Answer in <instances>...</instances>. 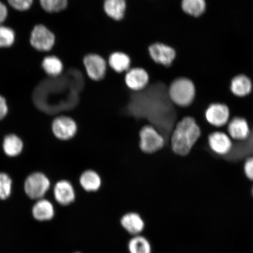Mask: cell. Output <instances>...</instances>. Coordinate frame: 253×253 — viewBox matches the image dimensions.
I'll return each instance as SVG.
<instances>
[{
    "label": "cell",
    "instance_id": "cell-11",
    "mask_svg": "<svg viewBox=\"0 0 253 253\" xmlns=\"http://www.w3.org/2000/svg\"><path fill=\"white\" fill-rule=\"evenodd\" d=\"M125 81L126 86L133 92L145 89L150 84L148 72L142 68H132L126 72Z\"/></svg>",
    "mask_w": 253,
    "mask_h": 253
},
{
    "label": "cell",
    "instance_id": "cell-5",
    "mask_svg": "<svg viewBox=\"0 0 253 253\" xmlns=\"http://www.w3.org/2000/svg\"><path fill=\"white\" fill-rule=\"evenodd\" d=\"M49 179L42 172L30 174L24 183V190L28 197L32 199H42L50 188Z\"/></svg>",
    "mask_w": 253,
    "mask_h": 253
},
{
    "label": "cell",
    "instance_id": "cell-13",
    "mask_svg": "<svg viewBox=\"0 0 253 253\" xmlns=\"http://www.w3.org/2000/svg\"><path fill=\"white\" fill-rule=\"evenodd\" d=\"M227 134L232 140L237 141L248 140L252 131L248 120L240 116L235 117L230 120L227 124Z\"/></svg>",
    "mask_w": 253,
    "mask_h": 253
},
{
    "label": "cell",
    "instance_id": "cell-27",
    "mask_svg": "<svg viewBox=\"0 0 253 253\" xmlns=\"http://www.w3.org/2000/svg\"><path fill=\"white\" fill-rule=\"evenodd\" d=\"M12 179L8 174L0 172V199L5 200L10 197L12 192Z\"/></svg>",
    "mask_w": 253,
    "mask_h": 253
},
{
    "label": "cell",
    "instance_id": "cell-30",
    "mask_svg": "<svg viewBox=\"0 0 253 253\" xmlns=\"http://www.w3.org/2000/svg\"><path fill=\"white\" fill-rule=\"evenodd\" d=\"M8 112V107L5 98L0 95V120L4 119Z\"/></svg>",
    "mask_w": 253,
    "mask_h": 253
},
{
    "label": "cell",
    "instance_id": "cell-18",
    "mask_svg": "<svg viewBox=\"0 0 253 253\" xmlns=\"http://www.w3.org/2000/svg\"><path fill=\"white\" fill-rule=\"evenodd\" d=\"M230 88L231 91L235 96L244 97L248 96L252 91V81L246 75H237L231 81Z\"/></svg>",
    "mask_w": 253,
    "mask_h": 253
},
{
    "label": "cell",
    "instance_id": "cell-2",
    "mask_svg": "<svg viewBox=\"0 0 253 253\" xmlns=\"http://www.w3.org/2000/svg\"><path fill=\"white\" fill-rule=\"evenodd\" d=\"M201 129L195 119L185 117L177 123L173 129L170 144L174 153L187 156L201 137Z\"/></svg>",
    "mask_w": 253,
    "mask_h": 253
},
{
    "label": "cell",
    "instance_id": "cell-8",
    "mask_svg": "<svg viewBox=\"0 0 253 253\" xmlns=\"http://www.w3.org/2000/svg\"><path fill=\"white\" fill-rule=\"evenodd\" d=\"M150 58L157 65L169 68L175 61L176 50L173 47L163 42H156L148 47Z\"/></svg>",
    "mask_w": 253,
    "mask_h": 253
},
{
    "label": "cell",
    "instance_id": "cell-21",
    "mask_svg": "<svg viewBox=\"0 0 253 253\" xmlns=\"http://www.w3.org/2000/svg\"><path fill=\"white\" fill-rule=\"evenodd\" d=\"M181 8L185 14L198 18L205 13L207 2L205 0H181Z\"/></svg>",
    "mask_w": 253,
    "mask_h": 253
},
{
    "label": "cell",
    "instance_id": "cell-16",
    "mask_svg": "<svg viewBox=\"0 0 253 253\" xmlns=\"http://www.w3.org/2000/svg\"><path fill=\"white\" fill-rule=\"evenodd\" d=\"M32 213L35 219L40 221L52 220L55 216V209L49 201L45 199L37 200L32 210Z\"/></svg>",
    "mask_w": 253,
    "mask_h": 253
},
{
    "label": "cell",
    "instance_id": "cell-19",
    "mask_svg": "<svg viewBox=\"0 0 253 253\" xmlns=\"http://www.w3.org/2000/svg\"><path fill=\"white\" fill-rule=\"evenodd\" d=\"M103 9L105 14L113 20L122 21L126 12V0H104Z\"/></svg>",
    "mask_w": 253,
    "mask_h": 253
},
{
    "label": "cell",
    "instance_id": "cell-9",
    "mask_svg": "<svg viewBox=\"0 0 253 253\" xmlns=\"http://www.w3.org/2000/svg\"><path fill=\"white\" fill-rule=\"evenodd\" d=\"M230 112L226 104L213 103L206 109L205 118L207 122L215 127H222L230 121Z\"/></svg>",
    "mask_w": 253,
    "mask_h": 253
},
{
    "label": "cell",
    "instance_id": "cell-23",
    "mask_svg": "<svg viewBox=\"0 0 253 253\" xmlns=\"http://www.w3.org/2000/svg\"><path fill=\"white\" fill-rule=\"evenodd\" d=\"M80 183L82 188L87 192L98 191L102 185V179L96 172L87 170L82 174Z\"/></svg>",
    "mask_w": 253,
    "mask_h": 253
},
{
    "label": "cell",
    "instance_id": "cell-4",
    "mask_svg": "<svg viewBox=\"0 0 253 253\" xmlns=\"http://www.w3.org/2000/svg\"><path fill=\"white\" fill-rule=\"evenodd\" d=\"M30 43L37 51L49 52L55 45L56 36L45 25L37 24L31 32Z\"/></svg>",
    "mask_w": 253,
    "mask_h": 253
},
{
    "label": "cell",
    "instance_id": "cell-7",
    "mask_svg": "<svg viewBox=\"0 0 253 253\" xmlns=\"http://www.w3.org/2000/svg\"><path fill=\"white\" fill-rule=\"evenodd\" d=\"M140 147L145 153L153 154L160 150L165 144L164 137L156 128L145 126L140 132Z\"/></svg>",
    "mask_w": 253,
    "mask_h": 253
},
{
    "label": "cell",
    "instance_id": "cell-3",
    "mask_svg": "<svg viewBox=\"0 0 253 253\" xmlns=\"http://www.w3.org/2000/svg\"><path fill=\"white\" fill-rule=\"evenodd\" d=\"M196 92L194 82L186 77L175 78L169 86V96L170 102L181 107L191 105L195 99Z\"/></svg>",
    "mask_w": 253,
    "mask_h": 253
},
{
    "label": "cell",
    "instance_id": "cell-29",
    "mask_svg": "<svg viewBox=\"0 0 253 253\" xmlns=\"http://www.w3.org/2000/svg\"><path fill=\"white\" fill-rule=\"evenodd\" d=\"M243 169L247 178L253 181V157L247 158Z\"/></svg>",
    "mask_w": 253,
    "mask_h": 253
},
{
    "label": "cell",
    "instance_id": "cell-10",
    "mask_svg": "<svg viewBox=\"0 0 253 253\" xmlns=\"http://www.w3.org/2000/svg\"><path fill=\"white\" fill-rule=\"evenodd\" d=\"M53 134L59 140L66 141L74 137L78 131L77 123L69 117H57L52 125Z\"/></svg>",
    "mask_w": 253,
    "mask_h": 253
},
{
    "label": "cell",
    "instance_id": "cell-1",
    "mask_svg": "<svg viewBox=\"0 0 253 253\" xmlns=\"http://www.w3.org/2000/svg\"><path fill=\"white\" fill-rule=\"evenodd\" d=\"M87 78L84 69L71 68L58 77L44 79L35 88L34 103L43 112L54 114L62 109L65 95L86 84Z\"/></svg>",
    "mask_w": 253,
    "mask_h": 253
},
{
    "label": "cell",
    "instance_id": "cell-17",
    "mask_svg": "<svg viewBox=\"0 0 253 253\" xmlns=\"http://www.w3.org/2000/svg\"><path fill=\"white\" fill-rule=\"evenodd\" d=\"M107 62L109 67L117 74H125L131 68L130 57L123 52L112 53Z\"/></svg>",
    "mask_w": 253,
    "mask_h": 253
},
{
    "label": "cell",
    "instance_id": "cell-24",
    "mask_svg": "<svg viewBox=\"0 0 253 253\" xmlns=\"http://www.w3.org/2000/svg\"><path fill=\"white\" fill-rule=\"evenodd\" d=\"M129 253H152L149 240L142 235L132 236L128 243Z\"/></svg>",
    "mask_w": 253,
    "mask_h": 253
},
{
    "label": "cell",
    "instance_id": "cell-26",
    "mask_svg": "<svg viewBox=\"0 0 253 253\" xmlns=\"http://www.w3.org/2000/svg\"><path fill=\"white\" fill-rule=\"evenodd\" d=\"M16 34L12 28L0 25V48H8L15 42Z\"/></svg>",
    "mask_w": 253,
    "mask_h": 253
},
{
    "label": "cell",
    "instance_id": "cell-31",
    "mask_svg": "<svg viewBox=\"0 0 253 253\" xmlns=\"http://www.w3.org/2000/svg\"><path fill=\"white\" fill-rule=\"evenodd\" d=\"M8 10L7 6L0 1V25L4 23L8 17Z\"/></svg>",
    "mask_w": 253,
    "mask_h": 253
},
{
    "label": "cell",
    "instance_id": "cell-15",
    "mask_svg": "<svg viewBox=\"0 0 253 253\" xmlns=\"http://www.w3.org/2000/svg\"><path fill=\"white\" fill-rule=\"evenodd\" d=\"M120 224L126 232L132 236L140 235L145 226L141 215L136 212H128L123 215L120 219Z\"/></svg>",
    "mask_w": 253,
    "mask_h": 253
},
{
    "label": "cell",
    "instance_id": "cell-6",
    "mask_svg": "<svg viewBox=\"0 0 253 253\" xmlns=\"http://www.w3.org/2000/svg\"><path fill=\"white\" fill-rule=\"evenodd\" d=\"M83 63L87 77L91 81L99 82L105 78L108 64L102 56L89 53L84 57Z\"/></svg>",
    "mask_w": 253,
    "mask_h": 253
},
{
    "label": "cell",
    "instance_id": "cell-22",
    "mask_svg": "<svg viewBox=\"0 0 253 253\" xmlns=\"http://www.w3.org/2000/svg\"><path fill=\"white\" fill-rule=\"evenodd\" d=\"M24 144L21 139L15 134L6 135L3 140V150L7 156L11 157L18 156L23 151Z\"/></svg>",
    "mask_w": 253,
    "mask_h": 253
},
{
    "label": "cell",
    "instance_id": "cell-14",
    "mask_svg": "<svg viewBox=\"0 0 253 253\" xmlns=\"http://www.w3.org/2000/svg\"><path fill=\"white\" fill-rule=\"evenodd\" d=\"M53 194L56 201L62 206L71 205L75 200L74 186L66 180H61L56 183L53 189Z\"/></svg>",
    "mask_w": 253,
    "mask_h": 253
},
{
    "label": "cell",
    "instance_id": "cell-33",
    "mask_svg": "<svg viewBox=\"0 0 253 253\" xmlns=\"http://www.w3.org/2000/svg\"><path fill=\"white\" fill-rule=\"evenodd\" d=\"M74 253H80V252H75Z\"/></svg>",
    "mask_w": 253,
    "mask_h": 253
},
{
    "label": "cell",
    "instance_id": "cell-32",
    "mask_svg": "<svg viewBox=\"0 0 253 253\" xmlns=\"http://www.w3.org/2000/svg\"><path fill=\"white\" fill-rule=\"evenodd\" d=\"M252 195H253V187H252Z\"/></svg>",
    "mask_w": 253,
    "mask_h": 253
},
{
    "label": "cell",
    "instance_id": "cell-28",
    "mask_svg": "<svg viewBox=\"0 0 253 253\" xmlns=\"http://www.w3.org/2000/svg\"><path fill=\"white\" fill-rule=\"evenodd\" d=\"M7 1L9 5L15 10L24 12L31 8L34 0H7Z\"/></svg>",
    "mask_w": 253,
    "mask_h": 253
},
{
    "label": "cell",
    "instance_id": "cell-12",
    "mask_svg": "<svg viewBox=\"0 0 253 253\" xmlns=\"http://www.w3.org/2000/svg\"><path fill=\"white\" fill-rule=\"evenodd\" d=\"M208 142L211 151L218 156H227L233 148L232 138L223 131L211 132L208 136Z\"/></svg>",
    "mask_w": 253,
    "mask_h": 253
},
{
    "label": "cell",
    "instance_id": "cell-25",
    "mask_svg": "<svg viewBox=\"0 0 253 253\" xmlns=\"http://www.w3.org/2000/svg\"><path fill=\"white\" fill-rule=\"evenodd\" d=\"M41 7L48 13H59L69 7V0H39Z\"/></svg>",
    "mask_w": 253,
    "mask_h": 253
},
{
    "label": "cell",
    "instance_id": "cell-20",
    "mask_svg": "<svg viewBox=\"0 0 253 253\" xmlns=\"http://www.w3.org/2000/svg\"><path fill=\"white\" fill-rule=\"evenodd\" d=\"M42 69L49 78H56L65 71V66L61 59L55 55L46 56L41 63Z\"/></svg>",
    "mask_w": 253,
    "mask_h": 253
}]
</instances>
